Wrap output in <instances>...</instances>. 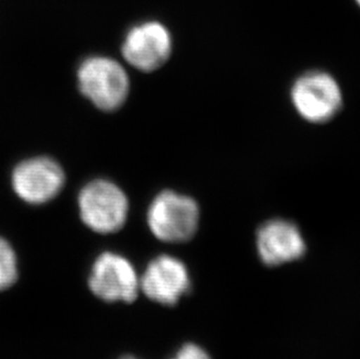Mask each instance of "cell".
I'll use <instances>...</instances> for the list:
<instances>
[{
  "label": "cell",
  "instance_id": "obj_13",
  "mask_svg": "<svg viewBox=\"0 0 360 359\" xmlns=\"http://www.w3.org/2000/svg\"><path fill=\"white\" fill-rule=\"evenodd\" d=\"M357 1H358V4H359V5H360V0H357Z\"/></svg>",
  "mask_w": 360,
  "mask_h": 359
},
{
  "label": "cell",
  "instance_id": "obj_8",
  "mask_svg": "<svg viewBox=\"0 0 360 359\" xmlns=\"http://www.w3.org/2000/svg\"><path fill=\"white\" fill-rule=\"evenodd\" d=\"M189 289L191 278L187 267L173 256H158L140 275V291L160 305H176Z\"/></svg>",
  "mask_w": 360,
  "mask_h": 359
},
{
  "label": "cell",
  "instance_id": "obj_4",
  "mask_svg": "<svg viewBox=\"0 0 360 359\" xmlns=\"http://www.w3.org/2000/svg\"><path fill=\"white\" fill-rule=\"evenodd\" d=\"M65 181L63 167L46 156L22 160L11 173L12 190L30 206H44L55 200L65 189Z\"/></svg>",
  "mask_w": 360,
  "mask_h": 359
},
{
  "label": "cell",
  "instance_id": "obj_12",
  "mask_svg": "<svg viewBox=\"0 0 360 359\" xmlns=\"http://www.w3.org/2000/svg\"><path fill=\"white\" fill-rule=\"evenodd\" d=\"M120 359H138V358H136V357H133V356H124V357H122V358Z\"/></svg>",
  "mask_w": 360,
  "mask_h": 359
},
{
  "label": "cell",
  "instance_id": "obj_6",
  "mask_svg": "<svg viewBox=\"0 0 360 359\" xmlns=\"http://www.w3.org/2000/svg\"><path fill=\"white\" fill-rule=\"evenodd\" d=\"M292 106L307 122L322 124L329 122L343 106L340 84L324 72L303 74L292 84Z\"/></svg>",
  "mask_w": 360,
  "mask_h": 359
},
{
  "label": "cell",
  "instance_id": "obj_9",
  "mask_svg": "<svg viewBox=\"0 0 360 359\" xmlns=\"http://www.w3.org/2000/svg\"><path fill=\"white\" fill-rule=\"evenodd\" d=\"M257 248L264 264L279 266L302 257L306 241L295 224L285 220H272L259 227Z\"/></svg>",
  "mask_w": 360,
  "mask_h": 359
},
{
  "label": "cell",
  "instance_id": "obj_10",
  "mask_svg": "<svg viewBox=\"0 0 360 359\" xmlns=\"http://www.w3.org/2000/svg\"><path fill=\"white\" fill-rule=\"evenodd\" d=\"M19 275L17 252L10 241L0 237V291H6L17 282Z\"/></svg>",
  "mask_w": 360,
  "mask_h": 359
},
{
  "label": "cell",
  "instance_id": "obj_1",
  "mask_svg": "<svg viewBox=\"0 0 360 359\" xmlns=\"http://www.w3.org/2000/svg\"><path fill=\"white\" fill-rule=\"evenodd\" d=\"M76 80L79 92L99 111H117L129 99V73L116 58L88 56L79 63Z\"/></svg>",
  "mask_w": 360,
  "mask_h": 359
},
{
  "label": "cell",
  "instance_id": "obj_11",
  "mask_svg": "<svg viewBox=\"0 0 360 359\" xmlns=\"http://www.w3.org/2000/svg\"><path fill=\"white\" fill-rule=\"evenodd\" d=\"M172 359H211L205 350L200 346L189 343L182 346Z\"/></svg>",
  "mask_w": 360,
  "mask_h": 359
},
{
  "label": "cell",
  "instance_id": "obj_5",
  "mask_svg": "<svg viewBox=\"0 0 360 359\" xmlns=\"http://www.w3.org/2000/svg\"><path fill=\"white\" fill-rule=\"evenodd\" d=\"M89 289L108 303H131L140 291V275L132 263L118 252L98 254L88 278Z\"/></svg>",
  "mask_w": 360,
  "mask_h": 359
},
{
  "label": "cell",
  "instance_id": "obj_7",
  "mask_svg": "<svg viewBox=\"0 0 360 359\" xmlns=\"http://www.w3.org/2000/svg\"><path fill=\"white\" fill-rule=\"evenodd\" d=\"M124 61L141 73H153L166 65L173 49L169 31L159 21H145L126 32L122 44Z\"/></svg>",
  "mask_w": 360,
  "mask_h": 359
},
{
  "label": "cell",
  "instance_id": "obj_2",
  "mask_svg": "<svg viewBox=\"0 0 360 359\" xmlns=\"http://www.w3.org/2000/svg\"><path fill=\"white\" fill-rule=\"evenodd\" d=\"M77 210L82 223L92 232L117 234L129 220V200L116 182L99 177L79 189Z\"/></svg>",
  "mask_w": 360,
  "mask_h": 359
},
{
  "label": "cell",
  "instance_id": "obj_3",
  "mask_svg": "<svg viewBox=\"0 0 360 359\" xmlns=\"http://www.w3.org/2000/svg\"><path fill=\"white\" fill-rule=\"evenodd\" d=\"M147 225L154 237L165 243L191 241L200 225V208L191 197L174 190L158 194L147 209Z\"/></svg>",
  "mask_w": 360,
  "mask_h": 359
}]
</instances>
